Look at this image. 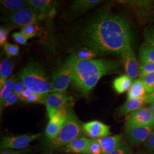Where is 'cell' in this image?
Instances as JSON below:
<instances>
[{"mask_svg":"<svg viewBox=\"0 0 154 154\" xmlns=\"http://www.w3.org/2000/svg\"><path fill=\"white\" fill-rule=\"evenodd\" d=\"M147 98H148L149 103L151 102L152 101H154V92L152 93L148 94H147Z\"/></svg>","mask_w":154,"mask_h":154,"instance_id":"cell-41","label":"cell"},{"mask_svg":"<svg viewBox=\"0 0 154 154\" xmlns=\"http://www.w3.org/2000/svg\"><path fill=\"white\" fill-rule=\"evenodd\" d=\"M21 81L26 88L33 93L49 94L51 91V84L44 68L38 63H30L20 74Z\"/></svg>","mask_w":154,"mask_h":154,"instance_id":"cell-3","label":"cell"},{"mask_svg":"<svg viewBox=\"0 0 154 154\" xmlns=\"http://www.w3.org/2000/svg\"><path fill=\"white\" fill-rule=\"evenodd\" d=\"M18 99H19V97L13 92L9 94L6 97L5 99L4 100V101L1 103V112H2V110L6 107L14 104L17 101Z\"/></svg>","mask_w":154,"mask_h":154,"instance_id":"cell-32","label":"cell"},{"mask_svg":"<svg viewBox=\"0 0 154 154\" xmlns=\"http://www.w3.org/2000/svg\"><path fill=\"white\" fill-rule=\"evenodd\" d=\"M71 98L65 93H51L46 97L45 105L46 107L48 117L55 111L65 107L70 103Z\"/></svg>","mask_w":154,"mask_h":154,"instance_id":"cell-11","label":"cell"},{"mask_svg":"<svg viewBox=\"0 0 154 154\" xmlns=\"http://www.w3.org/2000/svg\"><path fill=\"white\" fill-rule=\"evenodd\" d=\"M46 17L33 8L27 7L20 11L10 13L4 17V20L6 22L25 27L35 24L36 22L43 20Z\"/></svg>","mask_w":154,"mask_h":154,"instance_id":"cell-5","label":"cell"},{"mask_svg":"<svg viewBox=\"0 0 154 154\" xmlns=\"http://www.w3.org/2000/svg\"><path fill=\"white\" fill-rule=\"evenodd\" d=\"M143 36L146 42L154 47V28H145L144 29Z\"/></svg>","mask_w":154,"mask_h":154,"instance_id":"cell-34","label":"cell"},{"mask_svg":"<svg viewBox=\"0 0 154 154\" xmlns=\"http://www.w3.org/2000/svg\"><path fill=\"white\" fill-rule=\"evenodd\" d=\"M139 59L141 64L154 63V47L146 42L143 43L139 49Z\"/></svg>","mask_w":154,"mask_h":154,"instance_id":"cell-20","label":"cell"},{"mask_svg":"<svg viewBox=\"0 0 154 154\" xmlns=\"http://www.w3.org/2000/svg\"><path fill=\"white\" fill-rule=\"evenodd\" d=\"M12 29L11 27L1 26L0 28V45L1 46L5 44L8 39V34L10 30Z\"/></svg>","mask_w":154,"mask_h":154,"instance_id":"cell-35","label":"cell"},{"mask_svg":"<svg viewBox=\"0 0 154 154\" xmlns=\"http://www.w3.org/2000/svg\"><path fill=\"white\" fill-rule=\"evenodd\" d=\"M96 53L94 52L93 50L91 49H84L81 50L77 53L72 56L74 57L78 58V59H82V60H91L93 57L96 56Z\"/></svg>","mask_w":154,"mask_h":154,"instance_id":"cell-29","label":"cell"},{"mask_svg":"<svg viewBox=\"0 0 154 154\" xmlns=\"http://www.w3.org/2000/svg\"><path fill=\"white\" fill-rule=\"evenodd\" d=\"M18 79V77L16 75L10 77L4 85L1 88L0 92V102H2L6 97L13 91L14 86Z\"/></svg>","mask_w":154,"mask_h":154,"instance_id":"cell-23","label":"cell"},{"mask_svg":"<svg viewBox=\"0 0 154 154\" xmlns=\"http://www.w3.org/2000/svg\"><path fill=\"white\" fill-rule=\"evenodd\" d=\"M84 39L85 44L95 53L121 54L131 46V33L125 18L102 14L90 23Z\"/></svg>","mask_w":154,"mask_h":154,"instance_id":"cell-1","label":"cell"},{"mask_svg":"<svg viewBox=\"0 0 154 154\" xmlns=\"http://www.w3.org/2000/svg\"><path fill=\"white\" fill-rule=\"evenodd\" d=\"M122 138L121 135H116L98 138L97 139L100 145L102 154H109L113 151L121 142Z\"/></svg>","mask_w":154,"mask_h":154,"instance_id":"cell-16","label":"cell"},{"mask_svg":"<svg viewBox=\"0 0 154 154\" xmlns=\"http://www.w3.org/2000/svg\"><path fill=\"white\" fill-rule=\"evenodd\" d=\"M12 37L17 44L22 45L27 44L28 38L21 32L13 33L12 34Z\"/></svg>","mask_w":154,"mask_h":154,"instance_id":"cell-36","label":"cell"},{"mask_svg":"<svg viewBox=\"0 0 154 154\" xmlns=\"http://www.w3.org/2000/svg\"><path fill=\"white\" fill-rule=\"evenodd\" d=\"M145 146L151 154H154V130L146 141Z\"/></svg>","mask_w":154,"mask_h":154,"instance_id":"cell-37","label":"cell"},{"mask_svg":"<svg viewBox=\"0 0 154 154\" xmlns=\"http://www.w3.org/2000/svg\"><path fill=\"white\" fill-rule=\"evenodd\" d=\"M85 131L77 119L72 106L70 103L67 107V114L65 122L57 137L50 142L51 149L64 147L77 138L85 137Z\"/></svg>","mask_w":154,"mask_h":154,"instance_id":"cell-4","label":"cell"},{"mask_svg":"<svg viewBox=\"0 0 154 154\" xmlns=\"http://www.w3.org/2000/svg\"><path fill=\"white\" fill-rule=\"evenodd\" d=\"M72 80V70L70 64L67 61L53 74L51 83V93H65Z\"/></svg>","mask_w":154,"mask_h":154,"instance_id":"cell-6","label":"cell"},{"mask_svg":"<svg viewBox=\"0 0 154 154\" xmlns=\"http://www.w3.org/2000/svg\"><path fill=\"white\" fill-rule=\"evenodd\" d=\"M109 154H132V152L129 147L122 141L115 149Z\"/></svg>","mask_w":154,"mask_h":154,"instance_id":"cell-33","label":"cell"},{"mask_svg":"<svg viewBox=\"0 0 154 154\" xmlns=\"http://www.w3.org/2000/svg\"><path fill=\"white\" fill-rule=\"evenodd\" d=\"M26 88L25 85L23 84V83L22 82V81H18L16 82L14 88V90H13V93L16 94L19 97L20 95H21V94L22 93V91H23V90Z\"/></svg>","mask_w":154,"mask_h":154,"instance_id":"cell-38","label":"cell"},{"mask_svg":"<svg viewBox=\"0 0 154 154\" xmlns=\"http://www.w3.org/2000/svg\"><path fill=\"white\" fill-rule=\"evenodd\" d=\"M90 139L85 137L77 138L63 147L66 153L87 154V149Z\"/></svg>","mask_w":154,"mask_h":154,"instance_id":"cell-15","label":"cell"},{"mask_svg":"<svg viewBox=\"0 0 154 154\" xmlns=\"http://www.w3.org/2000/svg\"><path fill=\"white\" fill-rule=\"evenodd\" d=\"M4 50L6 55L9 57H12L18 55L20 51V48L16 45L6 43L4 45Z\"/></svg>","mask_w":154,"mask_h":154,"instance_id":"cell-31","label":"cell"},{"mask_svg":"<svg viewBox=\"0 0 154 154\" xmlns=\"http://www.w3.org/2000/svg\"><path fill=\"white\" fill-rule=\"evenodd\" d=\"M1 154H22L20 151L13 150L12 149H2Z\"/></svg>","mask_w":154,"mask_h":154,"instance_id":"cell-40","label":"cell"},{"mask_svg":"<svg viewBox=\"0 0 154 154\" xmlns=\"http://www.w3.org/2000/svg\"><path fill=\"white\" fill-rule=\"evenodd\" d=\"M39 30V29L35 24H32L23 27L21 32L28 39H29L37 35L38 34Z\"/></svg>","mask_w":154,"mask_h":154,"instance_id":"cell-27","label":"cell"},{"mask_svg":"<svg viewBox=\"0 0 154 154\" xmlns=\"http://www.w3.org/2000/svg\"><path fill=\"white\" fill-rule=\"evenodd\" d=\"M146 103H149L147 94L143 97L127 99L124 104L119 108L118 113L122 116H126L143 107Z\"/></svg>","mask_w":154,"mask_h":154,"instance_id":"cell-14","label":"cell"},{"mask_svg":"<svg viewBox=\"0 0 154 154\" xmlns=\"http://www.w3.org/2000/svg\"><path fill=\"white\" fill-rule=\"evenodd\" d=\"M99 0H78L74 2L72 9L75 11H85L100 4Z\"/></svg>","mask_w":154,"mask_h":154,"instance_id":"cell-24","label":"cell"},{"mask_svg":"<svg viewBox=\"0 0 154 154\" xmlns=\"http://www.w3.org/2000/svg\"><path fill=\"white\" fill-rule=\"evenodd\" d=\"M149 104H150V106H149V107L150 108V109L151 110L152 112L154 114V101H152L151 102L149 103Z\"/></svg>","mask_w":154,"mask_h":154,"instance_id":"cell-42","label":"cell"},{"mask_svg":"<svg viewBox=\"0 0 154 154\" xmlns=\"http://www.w3.org/2000/svg\"><path fill=\"white\" fill-rule=\"evenodd\" d=\"M1 3L5 9L11 11V13L20 11L29 6L28 1L25 0H3L1 1Z\"/></svg>","mask_w":154,"mask_h":154,"instance_id":"cell-22","label":"cell"},{"mask_svg":"<svg viewBox=\"0 0 154 154\" xmlns=\"http://www.w3.org/2000/svg\"><path fill=\"white\" fill-rule=\"evenodd\" d=\"M154 72V63H145L139 66V76L140 78Z\"/></svg>","mask_w":154,"mask_h":154,"instance_id":"cell-30","label":"cell"},{"mask_svg":"<svg viewBox=\"0 0 154 154\" xmlns=\"http://www.w3.org/2000/svg\"><path fill=\"white\" fill-rule=\"evenodd\" d=\"M29 5L40 12L41 13L48 16L53 14L54 12V2L49 0H29Z\"/></svg>","mask_w":154,"mask_h":154,"instance_id":"cell-17","label":"cell"},{"mask_svg":"<svg viewBox=\"0 0 154 154\" xmlns=\"http://www.w3.org/2000/svg\"><path fill=\"white\" fill-rule=\"evenodd\" d=\"M141 79L146 87L147 93L154 92V72L142 77Z\"/></svg>","mask_w":154,"mask_h":154,"instance_id":"cell-26","label":"cell"},{"mask_svg":"<svg viewBox=\"0 0 154 154\" xmlns=\"http://www.w3.org/2000/svg\"><path fill=\"white\" fill-rule=\"evenodd\" d=\"M40 136L41 134L6 137L1 141V149H24Z\"/></svg>","mask_w":154,"mask_h":154,"instance_id":"cell-10","label":"cell"},{"mask_svg":"<svg viewBox=\"0 0 154 154\" xmlns=\"http://www.w3.org/2000/svg\"><path fill=\"white\" fill-rule=\"evenodd\" d=\"M121 55L122 62L127 75L132 79H136L139 75V67L131 46L128 47L122 53Z\"/></svg>","mask_w":154,"mask_h":154,"instance_id":"cell-12","label":"cell"},{"mask_svg":"<svg viewBox=\"0 0 154 154\" xmlns=\"http://www.w3.org/2000/svg\"><path fill=\"white\" fill-rule=\"evenodd\" d=\"M86 135L91 139H98L110 136V127L98 121H92L83 123Z\"/></svg>","mask_w":154,"mask_h":154,"instance_id":"cell-13","label":"cell"},{"mask_svg":"<svg viewBox=\"0 0 154 154\" xmlns=\"http://www.w3.org/2000/svg\"><path fill=\"white\" fill-rule=\"evenodd\" d=\"M132 80L127 74L122 75L114 79L112 83L113 88L117 93H124L130 90L133 83Z\"/></svg>","mask_w":154,"mask_h":154,"instance_id":"cell-19","label":"cell"},{"mask_svg":"<svg viewBox=\"0 0 154 154\" xmlns=\"http://www.w3.org/2000/svg\"><path fill=\"white\" fill-rule=\"evenodd\" d=\"M67 61L72 70L74 85L86 97L102 77L116 72L119 67L118 62L102 59L82 60L72 56Z\"/></svg>","mask_w":154,"mask_h":154,"instance_id":"cell-2","label":"cell"},{"mask_svg":"<svg viewBox=\"0 0 154 154\" xmlns=\"http://www.w3.org/2000/svg\"><path fill=\"white\" fill-rule=\"evenodd\" d=\"M147 91L141 79L135 80L127 94V99L143 97L147 95Z\"/></svg>","mask_w":154,"mask_h":154,"instance_id":"cell-18","label":"cell"},{"mask_svg":"<svg viewBox=\"0 0 154 154\" xmlns=\"http://www.w3.org/2000/svg\"><path fill=\"white\" fill-rule=\"evenodd\" d=\"M13 69V65L11 61L4 60L0 64V88L10 78Z\"/></svg>","mask_w":154,"mask_h":154,"instance_id":"cell-21","label":"cell"},{"mask_svg":"<svg viewBox=\"0 0 154 154\" xmlns=\"http://www.w3.org/2000/svg\"><path fill=\"white\" fill-rule=\"evenodd\" d=\"M154 130V126L125 128L124 137L130 145L137 146L146 142Z\"/></svg>","mask_w":154,"mask_h":154,"instance_id":"cell-9","label":"cell"},{"mask_svg":"<svg viewBox=\"0 0 154 154\" xmlns=\"http://www.w3.org/2000/svg\"><path fill=\"white\" fill-rule=\"evenodd\" d=\"M87 154H102V149L97 139H90L87 149Z\"/></svg>","mask_w":154,"mask_h":154,"instance_id":"cell-25","label":"cell"},{"mask_svg":"<svg viewBox=\"0 0 154 154\" xmlns=\"http://www.w3.org/2000/svg\"><path fill=\"white\" fill-rule=\"evenodd\" d=\"M32 93V91L30 89L26 88L23 90V91H22V93L21 94V95H20L19 99L23 100V101H25V100L28 98L29 95Z\"/></svg>","mask_w":154,"mask_h":154,"instance_id":"cell-39","label":"cell"},{"mask_svg":"<svg viewBox=\"0 0 154 154\" xmlns=\"http://www.w3.org/2000/svg\"><path fill=\"white\" fill-rule=\"evenodd\" d=\"M137 154H143V153H142V152H138V153H137Z\"/></svg>","mask_w":154,"mask_h":154,"instance_id":"cell-43","label":"cell"},{"mask_svg":"<svg viewBox=\"0 0 154 154\" xmlns=\"http://www.w3.org/2000/svg\"><path fill=\"white\" fill-rule=\"evenodd\" d=\"M68 106L57 110L49 118V122L46 127L45 134L50 141L54 139L57 137L62 127L63 126L67 117Z\"/></svg>","mask_w":154,"mask_h":154,"instance_id":"cell-8","label":"cell"},{"mask_svg":"<svg viewBox=\"0 0 154 154\" xmlns=\"http://www.w3.org/2000/svg\"><path fill=\"white\" fill-rule=\"evenodd\" d=\"M48 95V94H39L32 92L29 95L25 102L28 103H42L45 104Z\"/></svg>","mask_w":154,"mask_h":154,"instance_id":"cell-28","label":"cell"},{"mask_svg":"<svg viewBox=\"0 0 154 154\" xmlns=\"http://www.w3.org/2000/svg\"><path fill=\"white\" fill-rule=\"evenodd\" d=\"M152 126H154V114L147 107H143L131 113L125 122V128Z\"/></svg>","mask_w":154,"mask_h":154,"instance_id":"cell-7","label":"cell"}]
</instances>
